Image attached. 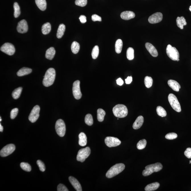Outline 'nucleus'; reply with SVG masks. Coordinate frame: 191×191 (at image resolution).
<instances>
[{"label":"nucleus","instance_id":"nucleus-1","mask_svg":"<svg viewBox=\"0 0 191 191\" xmlns=\"http://www.w3.org/2000/svg\"><path fill=\"white\" fill-rule=\"evenodd\" d=\"M56 77V72L53 68H50L45 74L43 80V85L46 87H49L52 85L54 82Z\"/></svg>","mask_w":191,"mask_h":191},{"label":"nucleus","instance_id":"nucleus-2","mask_svg":"<svg viewBox=\"0 0 191 191\" xmlns=\"http://www.w3.org/2000/svg\"><path fill=\"white\" fill-rule=\"evenodd\" d=\"M125 169V165L120 163L115 165L110 168L106 174V177L112 178L122 172Z\"/></svg>","mask_w":191,"mask_h":191},{"label":"nucleus","instance_id":"nucleus-3","mask_svg":"<svg viewBox=\"0 0 191 191\" xmlns=\"http://www.w3.org/2000/svg\"><path fill=\"white\" fill-rule=\"evenodd\" d=\"M163 167L162 165L159 163L150 165L145 167V170L143 171V175L144 176L150 175L153 173L160 171L162 169Z\"/></svg>","mask_w":191,"mask_h":191},{"label":"nucleus","instance_id":"nucleus-4","mask_svg":"<svg viewBox=\"0 0 191 191\" xmlns=\"http://www.w3.org/2000/svg\"><path fill=\"white\" fill-rule=\"evenodd\" d=\"M113 112L114 116L118 118L125 117L128 114L127 108L123 104L116 105L113 108Z\"/></svg>","mask_w":191,"mask_h":191},{"label":"nucleus","instance_id":"nucleus-5","mask_svg":"<svg viewBox=\"0 0 191 191\" xmlns=\"http://www.w3.org/2000/svg\"><path fill=\"white\" fill-rule=\"evenodd\" d=\"M91 153V150L89 147L81 149L78 151L77 157V161L84 162L86 159L90 155Z\"/></svg>","mask_w":191,"mask_h":191},{"label":"nucleus","instance_id":"nucleus-6","mask_svg":"<svg viewBox=\"0 0 191 191\" xmlns=\"http://www.w3.org/2000/svg\"><path fill=\"white\" fill-rule=\"evenodd\" d=\"M168 100L171 106L174 110L178 112L181 111L180 103L175 95L172 94H169Z\"/></svg>","mask_w":191,"mask_h":191},{"label":"nucleus","instance_id":"nucleus-7","mask_svg":"<svg viewBox=\"0 0 191 191\" xmlns=\"http://www.w3.org/2000/svg\"><path fill=\"white\" fill-rule=\"evenodd\" d=\"M166 50L167 54L170 59L174 61H177L179 59V52L176 48L172 47L171 45L169 44L167 46Z\"/></svg>","mask_w":191,"mask_h":191},{"label":"nucleus","instance_id":"nucleus-8","mask_svg":"<svg viewBox=\"0 0 191 191\" xmlns=\"http://www.w3.org/2000/svg\"><path fill=\"white\" fill-rule=\"evenodd\" d=\"M55 129L57 135L60 137H63L65 135L66 131V127L64 121L62 119L58 120L55 124Z\"/></svg>","mask_w":191,"mask_h":191},{"label":"nucleus","instance_id":"nucleus-9","mask_svg":"<svg viewBox=\"0 0 191 191\" xmlns=\"http://www.w3.org/2000/svg\"><path fill=\"white\" fill-rule=\"evenodd\" d=\"M15 149L14 144H9L3 148L0 151V155L2 157H6L13 153Z\"/></svg>","mask_w":191,"mask_h":191},{"label":"nucleus","instance_id":"nucleus-10","mask_svg":"<svg viewBox=\"0 0 191 191\" xmlns=\"http://www.w3.org/2000/svg\"><path fill=\"white\" fill-rule=\"evenodd\" d=\"M1 52L7 54L10 56L14 55L15 52V49L14 46L10 43L4 44L1 48Z\"/></svg>","mask_w":191,"mask_h":191},{"label":"nucleus","instance_id":"nucleus-11","mask_svg":"<svg viewBox=\"0 0 191 191\" xmlns=\"http://www.w3.org/2000/svg\"><path fill=\"white\" fill-rule=\"evenodd\" d=\"M80 81H74L73 84V93L74 97L76 100H79L82 97L80 88Z\"/></svg>","mask_w":191,"mask_h":191},{"label":"nucleus","instance_id":"nucleus-12","mask_svg":"<svg viewBox=\"0 0 191 191\" xmlns=\"http://www.w3.org/2000/svg\"><path fill=\"white\" fill-rule=\"evenodd\" d=\"M105 143L110 148L117 147L121 143V141L118 138L113 137H107L105 139Z\"/></svg>","mask_w":191,"mask_h":191},{"label":"nucleus","instance_id":"nucleus-13","mask_svg":"<svg viewBox=\"0 0 191 191\" xmlns=\"http://www.w3.org/2000/svg\"><path fill=\"white\" fill-rule=\"evenodd\" d=\"M40 110L39 106L36 105L33 108L29 116V120L30 122L34 123L36 122L39 117Z\"/></svg>","mask_w":191,"mask_h":191},{"label":"nucleus","instance_id":"nucleus-14","mask_svg":"<svg viewBox=\"0 0 191 191\" xmlns=\"http://www.w3.org/2000/svg\"><path fill=\"white\" fill-rule=\"evenodd\" d=\"M163 19V14L161 13L157 12L150 16L148 20L150 24H155L160 22Z\"/></svg>","mask_w":191,"mask_h":191},{"label":"nucleus","instance_id":"nucleus-15","mask_svg":"<svg viewBox=\"0 0 191 191\" xmlns=\"http://www.w3.org/2000/svg\"><path fill=\"white\" fill-rule=\"evenodd\" d=\"M17 30L19 33H24L27 32L28 30L27 21L25 20H23L18 23L17 27Z\"/></svg>","mask_w":191,"mask_h":191},{"label":"nucleus","instance_id":"nucleus-16","mask_svg":"<svg viewBox=\"0 0 191 191\" xmlns=\"http://www.w3.org/2000/svg\"><path fill=\"white\" fill-rule=\"evenodd\" d=\"M145 46L147 50L149 52L151 56L154 57H157L158 56V52L152 44L150 43H147L145 44Z\"/></svg>","mask_w":191,"mask_h":191},{"label":"nucleus","instance_id":"nucleus-17","mask_svg":"<svg viewBox=\"0 0 191 191\" xmlns=\"http://www.w3.org/2000/svg\"><path fill=\"white\" fill-rule=\"evenodd\" d=\"M69 180L71 184L73 186L76 190L77 191H82L81 185L76 179L72 176H70L69 177Z\"/></svg>","mask_w":191,"mask_h":191},{"label":"nucleus","instance_id":"nucleus-18","mask_svg":"<svg viewBox=\"0 0 191 191\" xmlns=\"http://www.w3.org/2000/svg\"><path fill=\"white\" fill-rule=\"evenodd\" d=\"M120 17L122 19L128 20L134 18L135 14L132 11H125L121 13Z\"/></svg>","mask_w":191,"mask_h":191},{"label":"nucleus","instance_id":"nucleus-19","mask_svg":"<svg viewBox=\"0 0 191 191\" xmlns=\"http://www.w3.org/2000/svg\"><path fill=\"white\" fill-rule=\"evenodd\" d=\"M144 122V118L142 116H139L137 118L133 125V128L134 129L137 130L142 126Z\"/></svg>","mask_w":191,"mask_h":191},{"label":"nucleus","instance_id":"nucleus-20","mask_svg":"<svg viewBox=\"0 0 191 191\" xmlns=\"http://www.w3.org/2000/svg\"><path fill=\"white\" fill-rule=\"evenodd\" d=\"M169 87L174 91L178 92L180 88V86L178 83L174 80H170L168 81Z\"/></svg>","mask_w":191,"mask_h":191},{"label":"nucleus","instance_id":"nucleus-21","mask_svg":"<svg viewBox=\"0 0 191 191\" xmlns=\"http://www.w3.org/2000/svg\"><path fill=\"white\" fill-rule=\"evenodd\" d=\"M79 144L81 146L84 147L87 145V137L83 132H81L79 135Z\"/></svg>","mask_w":191,"mask_h":191},{"label":"nucleus","instance_id":"nucleus-22","mask_svg":"<svg viewBox=\"0 0 191 191\" xmlns=\"http://www.w3.org/2000/svg\"><path fill=\"white\" fill-rule=\"evenodd\" d=\"M32 72V69L30 68L23 67L19 70L17 73V75L19 77H22L28 75Z\"/></svg>","mask_w":191,"mask_h":191},{"label":"nucleus","instance_id":"nucleus-23","mask_svg":"<svg viewBox=\"0 0 191 191\" xmlns=\"http://www.w3.org/2000/svg\"><path fill=\"white\" fill-rule=\"evenodd\" d=\"M55 53H56V51H55L54 48L51 47L46 50V57L48 59L52 60L53 59Z\"/></svg>","mask_w":191,"mask_h":191},{"label":"nucleus","instance_id":"nucleus-24","mask_svg":"<svg viewBox=\"0 0 191 191\" xmlns=\"http://www.w3.org/2000/svg\"><path fill=\"white\" fill-rule=\"evenodd\" d=\"M160 186V184L158 182H154L147 185L145 188L146 191H153L157 190Z\"/></svg>","mask_w":191,"mask_h":191},{"label":"nucleus","instance_id":"nucleus-25","mask_svg":"<svg viewBox=\"0 0 191 191\" xmlns=\"http://www.w3.org/2000/svg\"><path fill=\"white\" fill-rule=\"evenodd\" d=\"M176 23L178 27L180 29H183L184 26L187 24L186 20L183 17H177L176 19Z\"/></svg>","mask_w":191,"mask_h":191},{"label":"nucleus","instance_id":"nucleus-26","mask_svg":"<svg viewBox=\"0 0 191 191\" xmlns=\"http://www.w3.org/2000/svg\"><path fill=\"white\" fill-rule=\"evenodd\" d=\"M35 2L38 8L42 11L46 10L47 5L46 0H35Z\"/></svg>","mask_w":191,"mask_h":191},{"label":"nucleus","instance_id":"nucleus-27","mask_svg":"<svg viewBox=\"0 0 191 191\" xmlns=\"http://www.w3.org/2000/svg\"><path fill=\"white\" fill-rule=\"evenodd\" d=\"M65 25L61 24L59 25L58 28L57 33V37L58 38H61L63 36L65 31Z\"/></svg>","mask_w":191,"mask_h":191},{"label":"nucleus","instance_id":"nucleus-28","mask_svg":"<svg viewBox=\"0 0 191 191\" xmlns=\"http://www.w3.org/2000/svg\"><path fill=\"white\" fill-rule=\"evenodd\" d=\"M51 30V25L49 23H46L42 26V31L43 34L46 35L49 34Z\"/></svg>","mask_w":191,"mask_h":191},{"label":"nucleus","instance_id":"nucleus-29","mask_svg":"<svg viewBox=\"0 0 191 191\" xmlns=\"http://www.w3.org/2000/svg\"><path fill=\"white\" fill-rule=\"evenodd\" d=\"M122 46H123V43L121 39H119L116 40L115 44V49L116 53L117 54L121 53L122 51Z\"/></svg>","mask_w":191,"mask_h":191},{"label":"nucleus","instance_id":"nucleus-30","mask_svg":"<svg viewBox=\"0 0 191 191\" xmlns=\"http://www.w3.org/2000/svg\"><path fill=\"white\" fill-rule=\"evenodd\" d=\"M97 118L99 122H102L104 120V117L106 115L105 111L102 109H98L97 111Z\"/></svg>","mask_w":191,"mask_h":191},{"label":"nucleus","instance_id":"nucleus-31","mask_svg":"<svg viewBox=\"0 0 191 191\" xmlns=\"http://www.w3.org/2000/svg\"><path fill=\"white\" fill-rule=\"evenodd\" d=\"M71 48L73 53L74 54H77L79 52L80 48V45L78 42L74 41L73 42Z\"/></svg>","mask_w":191,"mask_h":191},{"label":"nucleus","instance_id":"nucleus-32","mask_svg":"<svg viewBox=\"0 0 191 191\" xmlns=\"http://www.w3.org/2000/svg\"><path fill=\"white\" fill-rule=\"evenodd\" d=\"M22 87H19V88L15 89L12 93V97L14 99H17L20 97L22 91Z\"/></svg>","mask_w":191,"mask_h":191},{"label":"nucleus","instance_id":"nucleus-33","mask_svg":"<svg viewBox=\"0 0 191 191\" xmlns=\"http://www.w3.org/2000/svg\"><path fill=\"white\" fill-rule=\"evenodd\" d=\"M157 112L158 116L162 117H165L167 116V113L164 108L161 106H158L157 108Z\"/></svg>","mask_w":191,"mask_h":191},{"label":"nucleus","instance_id":"nucleus-34","mask_svg":"<svg viewBox=\"0 0 191 191\" xmlns=\"http://www.w3.org/2000/svg\"><path fill=\"white\" fill-rule=\"evenodd\" d=\"M14 16L15 18H17L21 14L20 9L19 5L17 2L14 3Z\"/></svg>","mask_w":191,"mask_h":191},{"label":"nucleus","instance_id":"nucleus-35","mask_svg":"<svg viewBox=\"0 0 191 191\" xmlns=\"http://www.w3.org/2000/svg\"><path fill=\"white\" fill-rule=\"evenodd\" d=\"M126 56L129 60H132L134 58V50L133 48H129L127 50Z\"/></svg>","mask_w":191,"mask_h":191},{"label":"nucleus","instance_id":"nucleus-36","mask_svg":"<svg viewBox=\"0 0 191 191\" xmlns=\"http://www.w3.org/2000/svg\"><path fill=\"white\" fill-rule=\"evenodd\" d=\"M153 83V80L151 77L147 76L144 79V84L147 88H149L152 86Z\"/></svg>","mask_w":191,"mask_h":191},{"label":"nucleus","instance_id":"nucleus-37","mask_svg":"<svg viewBox=\"0 0 191 191\" xmlns=\"http://www.w3.org/2000/svg\"><path fill=\"white\" fill-rule=\"evenodd\" d=\"M85 123L89 126H91L93 124V116L91 114H89L86 115L85 119Z\"/></svg>","mask_w":191,"mask_h":191},{"label":"nucleus","instance_id":"nucleus-38","mask_svg":"<svg viewBox=\"0 0 191 191\" xmlns=\"http://www.w3.org/2000/svg\"><path fill=\"white\" fill-rule=\"evenodd\" d=\"M147 141L145 139L141 140L137 144V147L138 149L142 150L144 149L146 146Z\"/></svg>","mask_w":191,"mask_h":191},{"label":"nucleus","instance_id":"nucleus-39","mask_svg":"<svg viewBox=\"0 0 191 191\" xmlns=\"http://www.w3.org/2000/svg\"><path fill=\"white\" fill-rule=\"evenodd\" d=\"M99 53V49L98 46H96L93 48L92 52V56L94 59H97L98 57Z\"/></svg>","mask_w":191,"mask_h":191},{"label":"nucleus","instance_id":"nucleus-40","mask_svg":"<svg viewBox=\"0 0 191 191\" xmlns=\"http://www.w3.org/2000/svg\"><path fill=\"white\" fill-rule=\"evenodd\" d=\"M20 167L23 170L27 172H30L31 171V166L28 163H22L20 164Z\"/></svg>","mask_w":191,"mask_h":191},{"label":"nucleus","instance_id":"nucleus-41","mask_svg":"<svg viewBox=\"0 0 191 191\" xmlns=\"http://www.w3.org/2000/svg\"><path fill=\"white\" fill-rule=\"evenodd\" d=\"M87 0H76L75 4L81 7L85 6L87 4Z\"/></svg>","mask_w":191,"mask_h":191},{"label":"nucleus","instance_id":"nucleus-42","mask_svg":"<svg viewBox=\"0 0 191 191\" xmlns=\"http://www.w3.org/2000/svg\"><path fill=\"white\" fill-rule=\"evenodd\" d=\"M177 137V134L173 132L168 134L165 136L166 139L170 140L174 139Z\"/></svg>","mask_w":191,"mask_h":191},{"label":"nucleus","instance_id":"nucleus-43","mask_svg":"<svg viewBox=\"0 0 191 191\" xmlns=\"http://www.w3.org/2000/svg\"><path fill=\"white\" fill-rule=\"evenodd\" d=\"M36 163H37L40 171L42 172L45 171V170H46V167H45L44 163L40 160H37Z\"/></svg>","mask_w":191,"mask_h":191},{"label":"nucleus","instance_id":"nucleus-44","mask_svg":"<svg viewBox=\"0 0 191 191\" xmlns=\"http://www.w3.org/2000/svg\"><path fill=\"white\" fill-rule=\"evenodd\" d=\"M19 109L17 108L13 109L11 110V119H14L17 116L18 114Z\"/></svg>","mask_w":191,"mask_h":191},{"label":"nucleus","instance_id":"nucleus-45","mask_svg":"<svg viewBox=\"0 0 191 191\" xmlns=\"http://www.w3.org/2000/svg\"><path fill=\"white\" fill-rule=\"evenodd\" d=\"M57 190L58 191H68V190L65 185L60 184L57 186Z\"/></svg>","mask_w":191,"mask_h":191},{"label":"nucleus","instance_id":"nucleus-46","mask_svg":"<svg viewBox=\"0 0 191 191\" xmlns=\"http://www.w3.org/2000/svg\"><path fill=\"white\" fill-rule=\"evenodd\" d=\"M184 154L188 158L191 159V148H188L186 149V151H184Z\"/></svg>","mask_w":191,"mask_h":191},{"label":"nucleus","instance_id":"nucleus-47","mask_svg":"<svg viewBox=\"0 0 191 191\" xmlns=\"http://www.w3.org/2000/svg\"><path fill=\"white\" fill-rule=\"evenodd\" d=\"M92 20L93 21H101L102 18L100 16L96 14L93 15L92 16Z\"/></svg>","mask_w":191,"mask_h":191},{"label":"nucleus","instance_id":"nucleus-48","mask_svg":"<svg viewBox=\"0 0 191 191\" xmlns=\"http://www.w3.org/2000/svg\"><path fill=\"white\" fill-rule=\"evenodd\" d=\"M80 21L82 24H84L87 22V17L84 15H81L79 18Z\"/></svg>","mask_w":191,"mask_h":191},{"label":"nucleus","instance_id":"nucleus-49","mask_svg":"<svg viewBox=\"0 0 191 191\" xmlns=\"http://www.w3.org/2000/svg\"><path fill=\"white\" fill-rule=\"evenodd\" d=\"M125 83L127 84H130L132 81V77H128L125 80Z\"/></svg>","mask_w":191,"mask_h":191},{"label":"nucleus","instance_id":"nucleus-50","mask_svg":"<svg viewBox=\"0 0 191 191\" xmlns=\"http://www.w3.org/2000/svg\"><path fill=\"white\" fill-rule=\"evenodd\" d=\"M116 83L118 85L120 86H122L124 84V81L122 79L119 78L116 80Z\"/></svg>","mask_w":191,"mask_h":191},{"label":"nucleus","instance_id":"nucleus-51","mask_svg":"<svg viewBox=\"0 0 191 191\" xmlns=\"http://www.w3.org/2000/svg\"><path fill=\"white\" fill-rule=\"evenodd\" d=\"M3 127L1 125V124H0V132H3Z\"/></svg>","mask_w":191,"mask_h":191},{"label":"nucleus","instance_id":"nucleus-52","mask_svg":"<svg viewBox=\"0 0 191 191\" xmlns=\"http://www.w3.org/2000/svg\"><path fill=\"white\" fill-rule=\"evenodd\" d=\"M189 11H190L191 12V5L190 7H189Z\"/></svg>","mask_w":191,"mask_h":191},{"label":"nucleus","instance_id":"nucleus-53","mask_svg":"<svg viewBox=\"0 0 191 191\" xmlns=\"http://www.w3.org/2000/svg\"><path fill=\"white\" fill-rule=\"evenodd\" d=\"M1 120H2V119H1V117H0V122H1Z\"/></svg>","mask_w":191,"mask_h":191},{"label":"nucleus","instance_id":"nucleus-54","mask_svg":"<svg viewBox=\"0 0 191 191\" xmlns=\"http://www.w3.org/2000/svg\"><path fill=\"white\" fill-rule=\"evenodd\" d=\"M189 164H191V160L190 161V162H189Z\"/></svg>","mask_w":191,"mask_h":191},{"label":"nucleus","instance_id":"nucleus-55","mask_svg":"<svg viewBox=\"0 0 191 191\" xmlns=\"http://www.w3.org/2000/svg\"><path fill=\"white\" fill-rule=\"evenodd\" d=\"M179 61V59H177V61Z\"/></svg>","mask_w":191,"mask_h":191}]
</instances>
